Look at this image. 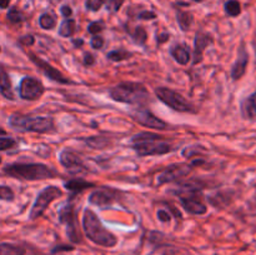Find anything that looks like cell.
<instances>
[{
  "instance_id": "e575fe53",
  "label": "cell",
  "mask_w": 256,
  "mask_h": 255,
  "mask_svg": "<svg viewBox=\"0 0 256 255\" xmlns=\"http://www.w3.org/2000/svg\"><path fill=\"white\" fill-rule=\"evenodd\" d=\"M122 2H124V0H108L106 6L110 12H118L120 8H122Z\"/></svg>"
},
{
  "instance_id": "ee69618b",
  "label": "cell",
  "mask_w": 256,
  "mask_h": 255,
  "mask_svg": "<svg viewBox=\"0 0 256 255\" xmlns=\"http://www.w3.org/2000/svg\"><path fill=\"white\" fill-rule=\"evenodd\" d=\"M10 4V0H0V9H6Z\"/></svg>"
},
{
  "instance_id": "cb8c5ba5",
  "label": "cell",
  "mask_w": 256,
  "mask_h": 255,
  "mask_svg": "<svg viewBox=\"0 0 256 255\" xmlns=\"http://www.w3.org/2000/svg\"><path fill=\"white\" fill-rule=\"evenodd\" d=\"M75 28H76V24H75V20L72 19H65L64 22L60 24L59 28V34L64 38L72 36L75 32Z\"/></svg>"
},
{
  "instance_id": "bcb514c9",
  "label": "cell",
  "mask_w": 256,
  "mask_h": 255,
  "mask_svg": "<svg viewBox=\"0 0 256 255\" xmlns=\"http://www.w3.org/2000/svg\"><path fill=\"white\" fill-rule=\"evenodd\" d=\"M74 42L75 46H82V42H82V39H79V40H74V42Z\"/></svg>"
},
{
  "instance_id": "d590c367",
  "label": "cell",
  "mask_w": 256,
  "mask_h": 255,
  "mask_svg": "<svg viewBox=\"0 0 256 255\" xmlns=\"http://www.w3.org/2000/svg\"><path fill=\"white\" fill-rule=\"evenodd\" d=\"M102 29H104V26H102V24L100 22H94L92 24H89V26H88V32L92 35H98V32H102Z\"/></svg>"
},
{
  "instance_id": "f907efd6",
  "label": "cell",
  "mask_w": 256,
  "mask_h": 255,
  "mask_svg": "<svg viewBox=\"0 0 256 255\" xmlns=\"http://www.w3.org/2000/svg\"><path fill=\"white\" fill-rule=\"evenodd\" d=\"M0 52H2V48H0Z\"/></svg>"
},
{
  "instance_id": "44dd1931",
  "label": "cell",
  "mask_w": 256,
  "mask_h": 255,
  "mask_svg": "<svg viewBox=\"0 0 256 255\" xmlns=\"http://www.w3.org/2000/svg\"><path fill=\"white\" fill-rule=\"evenodd\" d=\"M95 185L92 182H86V180L82 179H72L69 182H65V188H66L69 192H72V194H79V192H84L88 188H94Z\"/></svg>"
},
{
  "instance_id": "7a4b0ae2",
  "label": "cell",
  "mask_w": 256,
  "mask_h": 255,
  "mask_svg": "<svg viewBox=\"0 0 256 255\" xmlns=\"http://www.w3.org/2000/svg\"><path fill=\"white\" fill-rule=\"evenodd\" d=\"M4 172L16 179L35 182V180L52 179L58 172L54 169L40 162H14L4 168Z\"/></svg>"
},
{
  "instance_id": "6da1fadb",
  "label": "cell",
  "mask_w": 256,
  "mask_h": 255,
  "mask_svg": "<svg viewBox=\"0 0 256 255\" xmlns=\"http://www.w3.org/2000/svg\"><path fill=\"white\" fill-rule=\"evenodd\" d=\"M82 229L90 242L104 248H112L118 244V238L106 229L99 216L92 210L86 209L82 216Z\"/></svg>"
},
{
  "instance_id": "d4e9b609",
  "label": "cell",
  "mask_w": 256,
  "mask_h": 255,
  "mask_svg": "<svg viewBox=\"0 0 256 255\" xmlns=\"http://www.w3.org/2000/svg\"><path fill=\"white\" fill-rule=\"evenodd\" d=\"M132 56V52H129L128 50L119 49V50H112L106 54V58L112 62H122V60H126Z\"/></svg>"
},
{
  "instance_id": "4fadbf2b",
  "label": "cell",
  "mask_w": 256,
  "mask_h": 255,
  "mask_svg": "<svg viewBox=\"0 0 256 255\" xmlns=\"http://www.w3.org/2000/svg\"><path fill=\"white\" fill-rule=\"evenodd\" d=\"M29 56H30V60H32V62H34V64L36 65V66L39 68V69L42 70V72H44L48 78H49V79L54 80V82H60V84H70V82H72L66 76H64V75H62L59 70H56L55 68H52L49 62H46L45 60H42V58L36 56V55L32 54V52L29 54Z\"/></svg>"
},
{
  "instance_id": "9c48e42d",
  "label": "cell",
  "mask_w": 256,
  "mask_h": 255,
  "mask_svg": "<svg viewBox=\"0 0 256 255\" xmlns=\"http://www.w3.org/2000/svg\"><path fill=\"white\" fill-rule=\"evenodd\" d=\"M180 198V202H182V208L185 212L192 215H202L208 212L206 205L202 202V196L198 192L196 189L190 188V189H184L182 192H178Z\"/></svg>"
},
{
  "instance_id": "4316f807",
  "label": "cell",
  "mask_w": 256,
  "mask_h": 255,
  "mask_svg": "<svg viewBox=\"0 0 256 255\" xmlns=\"http://www.w3.org/2000/svg\"><path fill=\"white\" fill-rule=\"evenodd\" d=\"M39 24L42 29L52 30V29H54L55 25H56V20L54 19V16H52V15L42 14L39 19Z\"/></svg>"
},
{
  "instance_id": "836d02e7",
  "label": "cell",
  "mask_w": 256,
  "mask_h": 255,
  "mask_svg": "<svg viewBox=\"0 0 256 255\" xmlns=\"http://www.w3.org/2000/svg\"><path fill=\"white\" fill-rule=\"evenodd\" d=\"M202 152V146H186L184 150H182V155L186 158H192V155H198Z\"/></svg>"
},
{
  "instance_id": "681fc988",
  "label": "cell",
  "mask_w": 256,
  "mask_h": 255,
  "mask_svg": "<svg viewBox=\"0 0 256 255\" xmlns=\"http://www.w3.org/2000/svg\"><path fill=\"white\" fill-rule=\"evenodd\" d=\"M194 2H202V0H194Z\"/></svg>"
},
{
  "instance_id": "8d00e7d4",
  "label": "cell",
  "mask_w": 256,
  "mask_h": 255,
  "mask_svg": "<svg viewBox=\"0 0 256 255\" xmlns=\"http://www.w3.org/2000/svg\"><path fill=\"white\" fill-rule=\"evenodd\" d=\"M90 45H92V48H94V49H102V45H104V39H102V36H99V35H94V36L92 38Z\"/></svg>"
},
{
  "instance_id": "c3c4849f",
  "label": "cell",
  "mask_w": 256,
  "mask_h": 255,
  "mask_svg": "<svg viewBox=\"0 0 256 255\" xmlns=\"http://www.w3.org/2000/svg\"><path fill=\"white\" fill-rule=\"evenodd\" d=\"M50 2H60V0H50Z\"/></svg>"
},
{
  "instance_id": "3957f363",
  "label": "cell",
  "mask_w": 256,
  "mask_h": 255,
  "mask_svg": "<svg viewBox=\"0 0 256 255\" xmlns=\"http://www.w3.org/2000/svg\"><path fill=\"white\" fill-rule=\"evenodd\" d=\"M132 149L139 156L164 155L172 150V145L162 139V135L142 132L132 138Z\"/></svg>"
},
{
  "instance_id": "816d5d0a",
  "label": "cell",
  "mask_w": 256,
  "mask_h": 255,
  "mask_svg": "<svg viewBox=\"0 0 256 255\" xmlns=\"http://www.w3.org/2000/svg\"><path fill=\"white\" fill-rule=\"evenodd\" d=\"M0 162H2V159H0Z\"/></svg>"
},
{
  "instance_id": "83f0119b",
  "label": "cell",
  "mask_w": 256,
  "mask_h": 255,
  "mask_svg": "<svg viewBox=\"0 0 256 255\" xmlns=\"http://www.w3.org/2000/svg\"><path fill=\"white\" fill-rule=\"evenodd\" d=\"M225 12L230 16H238V15L242 12V6H240V2L236 0H229V2L225 4Z\"/></svg>"
},
{
  "instance_id": "f35d334b",
  "label": "cell",
  "mask_w": 256,
  "mask_h": 255,
  "mask_svg": "<svg viewBox=\"0 0 256 255\" xmlns=\"http://www.w3.org/2000/svg\"><path fill=\"white\" fill-rule=\"evenodd\" d=\"M20 44L25 45V46H30V45H32L35 42V39L32 35H25V36L20 38Z\"/></svg>"
},
{
  "instance_id": "e0dca14e",
  "label": "cell",
  "mask_w": 256,
  "mask_h": 255,
  "mask_svg": "<svg viewBox=\"0 0 256 255\" xmlns=\"http://www.w3.org/2000/svg\"><path fill=\"white\" fill-rule=\"evenodd\" d=\"M248 62H249V54H248L244 45H242V48L239 49V54H238L236 62H235L234 65H232V79L234 80L242 79V75H244L245 72H246Z\"/></svg>"
},
{
  "instance_id": "1f68e13d",
  "label": "cell",
  "mask_w": 256,
  "mask_h": 255,
  "mask_svg": "<svg viewBox=\"0 0 256 255\" xmlns=\"http://www.w3.org/2000/svg\"><path fill=\"white\" fill-rule=\"evenodd\" d=\"M15 144H16V142L12 138H0V152L12 149L15 146Z\"/></svg>"
},
{
  "instance_id": "52a82bcc",
  "label": "cell",
  "mask_w": 256,
  "mask_h": 255,
  "mask_svg": "<svg viewBox=\"0 0 256 255\" xmlns=\"http://www.w3.org/2000/svg\"><path fill=\"white\" fill-rule=\"evenodd\" d=\"M62 195V192L60 188L54 186V185H50V186L44 188L42 192L38 194L35 202L32 204V210H30V219L35 220L38 218L42 216L45 212V210L48 209L50 204H52L54 200H56L58 198H60Z\"/></svg>"
},
{
  "instance_id": "f546056e",
  "label": "cell",
  "mask_w": 256,
  "mask_h": 255,
  "mask_svg": "<svg viewBox=\"0 0 256 255\" xmlns=\"http://www.w3.org/2000/svg\"><path fill=\"white\" fill-rule=\"evenodd\" d=\"M6 18H8V20H9L10 22H12V24H19V22H22V20H24V18H22V12H18L16 9L9 10V12H8Z\"/></svg>"
},
{
  "instance_id": "f6af8a7d",
  "label": "cell",
  "mask_w": 256,
  "mask_h": 255,
  "mask_svg": "<svg viewBox=\"0 0 256 255\" xmlns=\"http://www.w3.org/2000/svg\"><path fill=\"white\" fill-rule=\"evenodd\" d=\"M72 249H74V248H72V246H68V245H65V246H59V248L56 246V249L52 250V252H60V250H72Z\"/></svg>"
},
{
  "instance_id": "d6986e66",
  "label": "cell",
  "mask_w": 256,
  "mask_h": 255,
  "mask_svg": "<svg viewBox=\"0 0 256 255\" xmlns=\"http://www.w3.org/2000/svg\"><path fill=\"white\" fill-rule=\"evenodd\" d=\"M242 115L246 119L252 120V122H256V92H252L250 96H248L244 100L242 105Z\"/></svg>"
},
{
  "instance_id": "74e56055",
  "label": "cell",
  "mask_w": 256,
  "mask_h": 255,
  "mask_svg": "<svg viewBox=\"0 0 256 255\" xmlns=\"http://www.w3.org/2000/svg\"><path fill=\"white\" fill-rule=\"evenodd\" d=\"M156 215H158V219L162 222H170V219H172V218H170V214L166 212V210H162V209L158 210Z\"/></svg>"
},
{
  "instance_id": "5b68a950",
  "label": "cell",
  "mask_w": 256,
  "mask_h": 255,
  "mask_svg": "<svg viewBox=\"0 0 256 255\" xmlns=\"http://www.w3.org/2000/svg\"><path fill=\"white\" fill-rule=\"evenodd\" d=\"M9 125L19 132H48L54 128V120L50 116H26L22 114H12L9 118Z\"/></svg>"
},
{
  "instance_id": "4dcf8cb0",
  "label": "cell",
  "mask_w": 256,
  "mask_h": 255,
  "mask_svg": "<svg viewBox=\"0 0 256 255\" xmlns=\"http://www.w3.org/2000/svg\"><path fill=\"white\" fill-rule=\"evenodd\" d=\"M86 142V144H89L90 146L95 148V149H98V148H102L105 144H106V139H104V138L102 136H92L89 138V139L85 140Z\"/></svg>"
},
{
  "instance_id": "b9f144b4",
  "label": "cell",
  "mask_w": 256,
  "mask_h": 255,
  "mask_svg": "<svg viewBox=\"0 0 256 255\" xmlns=\"http://www.w3.org/2000/svg\"><path fill=\"white\" fill-rule=\"evenodd\" d=\"M168 40H169V34H166V32H162V34L158 35V38H156V42L159 45L162 44V42H168Z\"/></svg>"
},
{
  "instance_id": "484cf974",
  "label": "cell",
  "mask_w": 256,
  "mask_h": 255,
  "mask_svg": "<svg viewBox=\"0 0 256 255\" xmlns=\"http://www.w3.org/2000/svg\"><path fill=\"white\" fill-rule=\"evenodd\" d=\"M132 40H134L135 44L138 45H145V42H146L148 40V32L146 30L144 29L142 26H138L136 29H135V32H132Z\"/></svg>"
},
{
  "instance_id": "60d3db41",
  "label": "cell",
  "mask_w": 256,
  "mask_h": 255,
  "mask_svg": "<svg viewBox=\"0 0 256 255\" xmlns=\"http://www.w3.org/2000/svg\"><path fill=\"white\" fill-rule=\"evenodd\" d=\"M95 62V58L92 56L90 52H86V54L84 55V65H86V66H92V65H94Z\"/></svg>"
},
{
  "instance_id": "2e32d148",
  "label": "cell",
  "mask_w": 256,
  "mask_h": 255,
  "mask_svg": "<svg viewBox=\"0 0 256 255\" xmlns=\"http://www.w3.org/2000/svg\"><path fill=\"white\" fill-rule=\"evenodd\" d=\"M212 44V35L206 34V32H199L195 35L194 40V59H192V64H199L202 60V55H204L205 48Z\"/></svg>"
},
{
  "instance_id": "7c38bea8",
  "label": "cell",
  "mask_w": 256,
  "mask_h": 255,
  "mask_svg": "<svg viewBox=\"0 0 256 255\" xmlns=\"http://www.w3.org/2000/svg\"><path fill=\"white\" fill-rule=\"evenodd\" d=\"M192 169V165L188 164H175L170 165L162 172H160L159 176H158V184L162 185L166 184V182H175V180L180 179V178L188 176L190 172Z\"/></svg>"
},
{
  "instance_id": "9a60e30c",
  "label": "cell",
  "mask_w": 256,
  "mask_h": 255,
  "mask_svg": "<svg viewBox=\"0 0 256 255\" xmlns=\"http://www.w3.org/2000/svg\"><path fill=\"white\" fill-rule=\"evenodd\" d=\"M116 200L115 198V192L108 188H102V189H96L89 195V202L92 205L102 208V209H106V208L112 206L114 202Z\"/></svg>"
},
{
  "instance_id": "277c9868",
  "label": "cell",
  "mask_w": 256,
  "mask_h": 255,
  "mask_svg": "<svg viewBox=\"0 0 256 255\" xmlns=\"http://www.w3.org/2000/svg\"><path fill=\"white\" fill-rule=\"evenodd\" d=\"M109 95L114 102L130 105H142L150 100L146 86L140 82H124L109 90Z\"/></svg>"
},
{
  "instance_id": "5bb4252c",
  "label": "cell",
  "mask_w": 256,
  "mask_h": 255,
  "mask_svg": "<svg viewBox=\"0 0 256 255\" xmlns=\"http://www.w3.org/2000/svg\"><path fill=\"white\" fill-rule=\"evenodd\" d=\"M60 162H62V166L65 168L69 172L78 174V172H86V166L82 162V159L76 154V152H72V150H62L60 152Z\"/></svg>"
},
{
  "instance_id": "ffe728a7",
  "label": "cell",
  "mask_w": 256,
  "mask_h": 255,
  "mask_svg": "<svg viewBox=\"0 0 256 255\" xmlns=\"http://www.w3.org/2000/svg\"><path fill=\"white\" fill-rule=\"evenodd\" d=\"M0 92L6 99L14 100V92H12V82H10L8 72L2 68H0Z\"/></svg>"
},
{
  "instance_id": "ba28073f",
  "label": "cell",
  "mask_w": 256,
  "mask_h": 255,
  "mask_svg": "<svg viewBox=\"0 0 256 255\" xmlns=\"http://www.w3.org/2000/svg\"><path fill=\"white\" fill-rule=\"evenodd\" d=\"M59 220L62 224L66 226V232L69 239L72 242H82V235L79 232V224L76 219V212L72 202H68L66 205L59 210Z\"/></svg>"
},
{
  "instance_id": "30bf717a",
  "label": "cell",
  "mask_w": 256,
  "mask_h": 255,
  "mask_svg": "<svg viewBox=\"0 0 256 255\" xmlns=\"http://www.w3.org/2000/svg\"><path fill=\"white\" fill-rule=\"evenodd\" d=\"M45 89L44 85L40 80L35 79L32 76L22 78L19 84V95L22 99L29 100V102H35L40 99L44 94Z\"/></svg>"
},
{
  "instance_id": "8fae6325",
  "label": "cell",
  "mask_w": 256,
  "mask_h": 255,
  "mask_svg": "<svg viewBox=\"0 0 256 255\" xmlns=\"http://www.w3.org/2000/svg\"><path fill=\"white\" fill-rule=\"evenodd\" d=\"M132 118L138 124L142 125V126L152 128V129L158 130H164L168 128L166 122H162L158 116H155L150 110L145 109V108H139L134 112H132Z\"/></svg>"
},
{
  "instance_id": "d6a6232c",
  "label": "cell",
  "mask_w": 256,
  "mask_h": 255,
  "mask_svg": "<svg viewBox=\"0 0 256 255\" xmlns=\"http://www.w3.org/2000/svg\"><path fill=\"white\" fill-rule=\"evenodd\" d=\"M108 0H88L86 8L92 12H98L104 4H106Z\"/></svg>"
},
{
  "instance_id": "7bdbcfd3",
  "label": "cell",
  "mask_w": 256,
  "mask_h": 255,
  "mask_svg": "<svg viewBox=\"0 0 256 255\" xmlns=\"http://www.w3.org/2000/svg\"><path fill=\"white\" fill-rule=\"evenodd\" d=\"M60 12H62V16L65 18H69L70 15H72V9H70V6H68V5H64V6H62V9H60Z\"/></svg>"
},
{
  "instance_id": "603a6c76",
  "label": "cell",
  "mask_w": 256,
  "mask_h": 255,
  "mask_svg": "<svg viewBox=\"0 0 256 255\" xmlns=\"http://www.w3.org/2000/svg\"><path fill=\"white\" fill-rule=\"evenodd\" d=\"M178 24L182 32H188L192 24V15L188 12H178Z\"/></svg>"
},
{
  "instance_id": "f1b7e54d",
  "label": "cell",
  "mask_w": 256,
  "mask_h": 255,
  "mask_svg": "<svg viewBox=\"0 0 256 255\" xmlns=\"http://www.w3.org/2000/svg\"><path fill=\"white\" fill-rule=\"evenodd\" d=\"M0 200L4 202H12L14 200V192L8 185H0Z\"/></svg>"
},
{
  "instance_id": "7dc6e473",
  "label": "cell",
  "mask_w": 256,
  "mask_h": 255,
  "mask_svg": "<svg viewBox=\"0 0 256 255\" xmlns=\"http://www.w3.org/2000/svg\"><path fill=\"white\" fill-rule=\"evenodd\" d=\"M4 134H5V130L0 128V135H4Z\"/></svg>"
},
{
  "instance_id": "ab89813d",
  "label": "cell",
  "mask_w": 256,
  "mask_h": 255,
  "mask_svg": "<svg viewBox=\"0 0 256 255\" xmlns=\"http://www.w3.org/2000/svg\"><path fill=\"white\" fill-rule=\"evenodd\" d=\"M138 18L142 20H152L156 18V15H155V12H142Z\"/></svg>"
},
{
  "instance_id": "8992f818",
  "label": "cell",
  "mask_w": 256,
  "mask_h": 255,
  "mask_svg": "<svg viewBox=\"0 0 256 255\" xmlns=\"http://www.w3.org/2000/svg\"><path fill=\"white\" fill-rule=\"evenodd\" d=\"M155 95L158 96V99L162 102H164L165 105H168L169 108H172V110H176L179 112H194V108L192 105L182 96V94H179L175 90L169 89V88H156L155 89Z\"/></svg>"
},
{
  "instance_id": "7402d4cb",
  "label": "cell",
  "mask_w": 256,
  "mask_h": 255,
  "mask_svg": "<svg viewBox=\"0 0 256 255\" xmlns=\"http://www.w3.org/2000/svg\"><path fill=\"white\" fill-rule=\"evenodd\" d=\"M26 250L12 242H0V255H25Z\"/></svg>"
},
{
  "instance_id": "ac0fdd59",
  "label": "cell",
  "mask_w": 256,
  "mask_h": 255,
  "mask_svg": "<svg viewBox=\"0 0 256 255\" xmlns=\"http://www.w3.org/2000/svg\"><path fill=\"white\" fill-rule=\"evenodd\" d=\"M170 54L176 62L186 65L190 62V50L184 44H175L170 49Z\"/></svg>"
}]
</instances>
